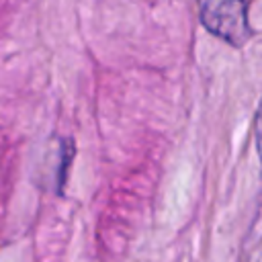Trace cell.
Listing matches in <instances>:
<instances>
[{
  "label": "cell",
  "instance_id": "cell-2",
  "mask_svg": "<svg viewBox=\"0 0 262 262\" xmlns=\"http://www.w3.org/2000/svg\"><path fill=\"white\" fill-rule=\"evenodd\" d=\"M256 147H258V156L262 160V100H260V108L256 115Z\"/></svg>",
  "mask_w": 262,
  "mask_h": 262
},
{
  "label": "cell",
  "instance_id": "cell-1",
  "mask_svg": "<svg viewBox=\"0 0 262 262\" xmlns=\"http://www.w3.org/2000/svg\"><path fill=\"white\" fill-rule=\"evenodd\" d=\"M250 0H199L203 25L223 41L239 47L250 37Z\"/></svg>",
  "mask_w": 262,
  "mask_h": 262
}]
</instances>
